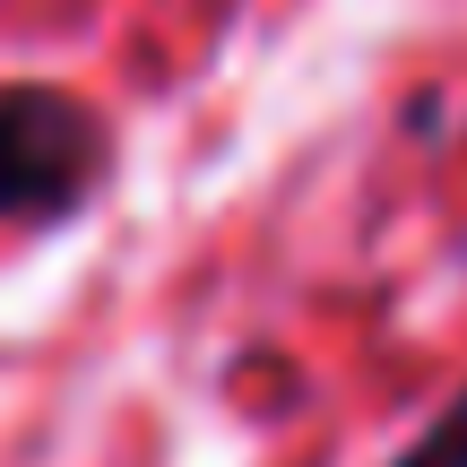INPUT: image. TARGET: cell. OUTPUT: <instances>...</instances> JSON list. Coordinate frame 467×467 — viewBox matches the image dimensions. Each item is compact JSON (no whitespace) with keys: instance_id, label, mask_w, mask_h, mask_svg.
<instances>
[{"instance_id":"7a4b0ae2","label":"cell","mask_w":467,"mask_h":467,"mask_svg":"<svg viewBox=\"0 0 467 467\" xmlns=\"http://www.w3.org/2000/svg\"><path fill=\"white\" fill-rule=\"evenodd\" d=\"M399 467H467V389L451 399V416H441V424H433V433H424Z\"/></svg>"},{"instance_id":"6da1fadb","label":"cell","mask_w":467,"mask_h":467,"mask_svg":"<svg viewBox=\"0 0 467 467\" xmlns=\"http://www.w3.org/2000/svg\"><path fill=\"white\" fill-rule=\"evenodd\" d=\"M96 182V113L61 87H0V217H61Z\"/></svg>"}]
</instances>
